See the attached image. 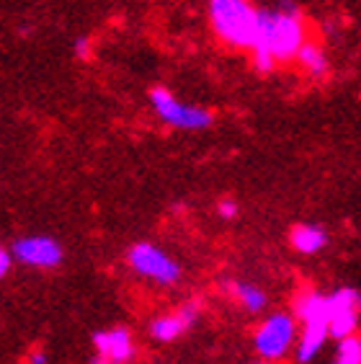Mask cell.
Masks as SVG:
<instances>
[{"label":"cell","mask_w":361,"mask_h":364,"mask_svg":"<svg viewBox=\"0 0 361 364\" xmlns=\"http://www.w3.org/2000/svg\"><path fill=\"white\" fill-rule=\"evenodd\" d=\"M307 39L310 34L305 16L292 0H281L276 8H261L258 34L250 47V63L258 73L276 70V65L297 60Z\"/></svg>","instance_id":"obj_1"},{"label":"cell","mask_w":361,"mask_h":364,"mask_svg":"<svg viewBox=\"0 0 361 364\" xmlns=\"http://www.w3.org/2000/svg\"><path fill=\"white\" fill-rule=\"evenodd\" d=\"M294 316L299 321V338L297 346H294V359L299 364H310L330 338L328 294H320L318 289H302L294 297Z\"/></svg>","instance_id":"obj_2"},{"label":"cell","mask_w":361,"mask_h":364,"mask_svg":"<svg viewBox=\"0 0 361 364\" xmlns=\"http://www.w3.org/2000/svg\"><path fill=\"white\" fill-rule=\"evenodd\" d=\"M261 8L253 0H209V23L222 44L250 52L258 34Z\"/></svg>","instance_id":"obj_3"},{"label":"cell","mask_w":361,"mask_h":364,"mask_svg":"<svg viewBox=\"0 0 361 364\" xmlns=\"http://www.w3.org/2000/svg\"><path fill=\"white\" fill-rule=\"evenodd\" d=\"M299 338V321L294 313H269L253 331V349L264 362L279 364L294 351Z\"/></svg>","instance_id":"obj_4"},{"label":"cell","mask_w":361,"mask_h":364,"mask_svg":"<svg viewBox=\"0 0 361 364\" xmlns=\"http://www.w3.org/2000/svg\"><path fill=\"white\" fill-rule=\"evenodd\" d=\"M150 106H153L155 117L163 124L173 127V129H186V132H202L209 129L215 122V114L204 109V106L186 104L180 98L173 96V91H168L166 85H155L150 88Z\"/></svg>","instance_id":"obj_5"},{"label":"cell","mask_w":361,"mask_h":364,"mask_svg":"<svg viewBox=\"0 0 361 364\" xmlns=\"http://www.w3.org/2000/svg\"><path fill=\"white\" fill-rule=\"evenodd\" d=\"M126 264L137 277L147 282H155L160 287H176L183 277V269H180L178 261L166 253L163 248H158L155 243H134L126 253Z\"/></svg>","instance_id":"obj_6"},{"label":"cell","mask_w":361,"mask_h":364,"mask_svg":"<svg viewBox=\"0 0 361 364\" xmlns=\"http://www.w3.org/2000/svg\"><path fill=\"white\" fill-rule=\"evenodd\" d=\"M328 308H330V338L340 341L359 333L361 294L354 287H340L333 294H328Z\"/></svg>","instance_id":"obj_7"},{"label":"cell","mask_w":361,"mask_h":364,"mask_svg":"<svg viewBox=\"0 0 361 364\" xmlns=\"http://www.w3.org/2000/svg\"><path fill=\"white\" fill-rule=\"evenodd\" d=\"M16 264L28 269H55L63 264V245L49 235H26L11 245Z\"/></svg>","instance_id":"obj_8"},{"label":"cell","mask_w":361,"mask_h":364,"mask_svg":"<svg viewBox=\"0 0 361 364\" xmlns=\"http://www.w3.org/2000/svg\"><path fill=\"white\" fill-rule=\"evenodd\" d=\"M199 316H202V305H199V302L196 300L183 302V305H180L178 310H173V313L153 318L150 326H147V333H150V338L158 343H171V341H176V338L183 336L191 326H196Z\"/></svg>","instance_id":"obj_9"},{"label":"cell","mask_w":361,"mask_h":364,"mask_svg":"<svg viewBox=\"0 0 361 364\" xmlns=\"http://www.w3.org/2000/svg\"><path fill=\"white\" fill-rule=\"evenodd\" d=\"M93 346H96L98 357L106 359L112 364H129L134 359V338L126 328H109V331H98L93 336Z\"/></svg>","instance_id":"obj_10"},{"label":"cell","mask_w":361,"mask_h":364,"mask_svg":"<svg viewBox=\"0 0 361 364\" xmlns=\"http://www.w3.org/2000/svg\"><path fill=\"white\" fill-rule=\"evenodd\" d=\"M294 63H297V68L305 73L310 80H325L328 73H330V57H328L325 47H323L318 39H313V36L302 44Z\"/></svg>","instance_id":"obj_11"},{"label":"cell","mask_w":361,"mask_h":364,"mask_svg":"<svg viewBox=\"0 0 361 364\" xmlns=\"http://www.w3.org/2000/svg\"><path fill=\"white\" fill-rule=\"evenodd\" d=\"M222 289L227 292L230 300H235L245 313H264L266 305H269V294L264 289L253 284V282H243V279H227L222 284Z\"/></svg>","instance_id":"obj_12"},{"label":"cell","mask_w":361,"mask_h":364,"mask_svg":"<svg viewBox=\"0 0 361 364\" xmlns=\"http://www.w3.org/2000/svg\"><path fill=\"white\" fill-rule=\"evenodd\" d=\"M289 243L297 253H305V256H315L330 243L328 238V230L323 225L315 223H299L289 230Z\"/></svg>","instance_id":"obj_13"},{"label":"cell","mask_w":361,"mask_h":364,"mask_svg":"<svg viewBox=\"0 0 361 364\" xmlns=\"http://www.w3.org/2000/svg\"><path fill=\"white\" fill-rule=\"evenodd\" d=\"M330 364H361V333L340 338Z\"/></svg>","instance_id":"obj_14"},{"label":"cell","mask_w":361,"mask_h":364,"mask_svg":"<svg viewBox=\"0 0 361 364\" xmlns=\"http://www.w3.org/2000/svg\"><path fill=\"white\" fill-rule=\"evenodd\" d=\"M237 210H240V207H237L235 199H220V202H217V215L222 220H235Z\"/></svg>","instance_id":"obj_15"},{"label":"cell","mask_w":361,"mask_h":364,"mask_svg":"<svg viewBox=\"0 0 361 364\" xmlns=\"http://www.w3.org/2000/svg\"><path fill=\"white\" fill-rule=\"evenodd\" d=\"M14 261H16L14 253L0 243V279H6V277H8V272H11V267H14Z\"/></svg>","instance_id":"obj_16"},{"label":"cell","mask_w":361,"mask_h":364,"mask_svg":"<svg viewBox=\"0 0 361 364\" xmlns=\"http://www.w3.org/2000/svg\"><path fill=\"white\" fill-rule=\"evenodd\" d=\"M26 364H49V354L44 351V346H34L26 354Z\"/></svg>","instance_id":"obj_17"},{"label":"cell","mask_w":361,"mask_h":364,"mask_svg":"<svg viewBox=\"0 0 361 364\" xmlns=\"http://www.w3.org/2000/svg\"><path fill=\"white\" fill-rule=\"evenodd\" d=\"M75 55L83 57V60H88V39H85V36L75 42Z\"/></svg>","instance_id":"obj_18"},{"label":"cell","mask_w":361,"mask_h":364,"mask_svg":"<svg viewBox=\"0 0 361 364\" xmlns=\"http://www.w3.org/2000/svg\"><path fill=\"white\" fill-rule=\"evenodd\" d=\"M245 364H271V362H264V359H253V362H245Z\"/></svg>","instance_id":"obj_19"},{"label":"cell","mask_w":361,"mask_h":364,"mask_svg":"<svg viewBox=\"0 0 361 364\" xmlns=\"http://www.w3.org/2000/svg\"><path fill=\"white\" fill-rule=\"evenodd\" d=\"M96 364H112V362H106V359H101V357H98V362Z\"/></svg>","instance_id":"obj_20"}]
</instances>
